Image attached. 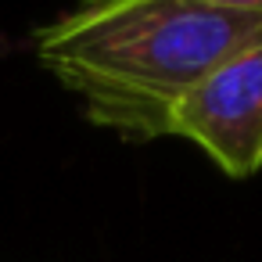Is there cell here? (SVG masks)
I'll return each mask as SVG.
<instances>
[{"mask_svg":"<svg viewBox=\"0 0 262 262\" xmlns=\"http://www.w3.org/2000/svg\"><path fill=\"white\" fill-rule=\"evenodd\" d=\"M262 36V15L198 0H83L33 33L40 65L83 101L90 122L126 140L169 137L176 104L237 47Z\"/></svg>","mask_w":262,"mask_h":262,"instance_id":"1","label":"cell"},{"mask_svg":"<svg viewBox=\"0 0 262 262\" xmlns=\"http://www.w3.org/2000/svg\"><path fill=\"white\" fill-rule=\"evenodd\" d=\"M169 137L198 144L233 180L262 169V36L223 58L176 104Z\"/></svg>","mask_w":262,"mask_h":262,"instance_id":"2","label":"cell"},{"mask_svg":"<svg viewBox=\"0 0 262 262\" xmlns=\"http://www.w3.org/2000/svg\"><path fill=\"white\" fill-rule=\"evenodd\" d=\"M215 11H233V15H262V0H198Z\"/></svg>","mask_w":262,"mask_h":262,"instance_id":"3","label":"cell"}]
</instances>
